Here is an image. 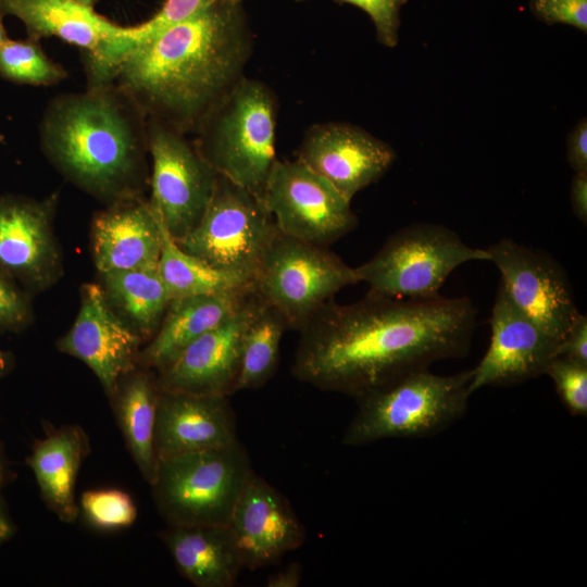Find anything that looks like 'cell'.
<instances>
[{"label": "cell", "instance_id": "cell-1", "mask_svg": "<svg viewBox=\"0 0 587 587\" xmlns=\"http://www.w3.org/2000/svg\"><path fill=\"white\" fill-rule=\"evenodd\" d=\"M477 310L469 297L405 299L369 291L323 305L299 330L291 373L354 399L405 373L470 351Z\"/></svg>", "mask_w": 587, "mask_h": 587}, {"label": "cell", "instance_id": "cell-2", "mask_svg": "<svg viewBox=\"0 0 587 587\" xmlns=\"http://www.w3.org/2000/svg\"><path fill=\"white\" fill-rule=\"evenodd\" d=\"M253 47L242 1L223 2L133 47L108 84L146 118L193 135L245 76Z\"/></svg>", "mask_w": 587, "mask_h": 587}, {"label": "cell", "instance_id": "cell-3", "mask_svg": "<svg viewBox=\"0 0 587 587\" xmlns=\"http://www.w3.org/2000/svg\"><path fill=\"white\" fill-rule=\"evenodd\" d=\"M41 148L65 178L109 204L142 197L147 120L112 84L60 95L47 105Z\"/></svg>", "mask_w": 587, "mask_h": 587}, {"label": "cell", "instance_id": "cell-4", "mask_svg": "<svg viewBox=\"0 0 587 587\" xmlns=\"http://www.w3.org/2000/svg\"><path fill=\"white\" fill-rule=\"evenodd\" d=\"M472 370L437 375L427 369L398 376L355 398L358 410L342 442L363 446L387 438L436 435L466 412Z\"/></svg>", "mask_w": 587, "mask_h": 587}, {"label": "cell", "instance_id": "cell-5", "mask_svg": "<svg viewBox=\"0 0 587 587\" xmlns=\"http://www.w3.org/2000/svg\"><path fill=\"white\" fill-rule=\"evenodd\" d=\"M277 98L243 76L207 115L193 142L213 170L262 199L275 152Z\"/></svg>", "mask_w": 587, "mask_h": 587}, {"label": "cell", "instance_id": "cell-6", "mask_svg": "<svg viewBox=\"0 0 587 587\" xmlns=\"http://www.w3.org/2000/svg\"><path fill=\"white\" fill-rule=\"evenodd\" d=\"M251 471L239 440L160 459L152 498L166 525H227Z\"/></svg>", "mask_w": 587, "mask_h": 587}, {"label": "cell", "instance_id": "cell-7", "mask_svg": "<svg viewBox=\"0 0 587 587\" xmlns=\"http://www.w3.org/2000/svg\"><path fill=\"white\" fill-rule=\"evenodd\" d=\"M489 261L487 249L467 246L450 228L415 223L388 237L382 248L355 267L372 292L395 298L428 299L439 296L449 275L470 261Z\"/></svg>", "mask_w": 587, "mask_h": 587}, {"label": "cell", "instance_id": "cell-8", "mask_svg": "<svg viewBox=\"0 0 587 587\" xmlns=\"http://www.w3.org/2000/svg\"><path fill=\"white\" fill-rule=\"evenodd\" d=\"M360 283L355 267L327 247L312 245L279 230L255 276V292L299 332L347 286Z\"/></svg>", "mask_w": 587, "mask_h": 587}, {"label": "cell", "instance_id": "cell-9", "mask_svg": "<svg viewBox=\"0 0 587 587\" xmlns=\"http://www.w3.org/2000/svg\"><path fill=\"white\" fill-rule=\"evenodd\" d=\"M278 233L262 199L217 174L212 199L197 226L176 241L210 265L251 279Z\"/></svg>", "mask_w": 587, "mask_h": 587}, {"label": "cell", "instance_id": "cell-10", "mask_svg": "<svg viewBox=\"0 0 587 587\" xmlns=\"http://www.w3.org/2000/svg\"><path fill=\"white\" fill-rule=\"evenodd\" d=\"M146 120L152 161L149 202L171 237L178 241L202 218L217 173L187 135L159 121Z\"/></svg>", "mask_w": 587, "mask_h": 587}, {"label": "cell", "instance_id": "cell-11", "mask_svg": "<svg viewBox=\"0 0 587 587\" xmlns=\"http://www.w3.org/2000/svg\"><path fill=\"white\" fill-rule=\"evenodd\" d=\"M262 200L278 230L328 247L358 226L351 201L298 159L276 160Z\"/></svg>", "mask_w": 587, "mask_h": 587}, {"label": "cell", "instance_id": "cell-12", "mask_svg": "<svg viewBox=\"0 0 587 587\" xmlns=\"http://www.w3.org/2000/svg\"><path fill=\"white\" fill-rule=\"evenodd\" d=\"M512 303L561 341L579 313L564 268L551 255L503 238L487 248Z\"/></svg>", "mask_w": 587, "mask_h": 587}, {"label": "cell", "instance_id": "cell-13", "mask_svg": "<svg viewBox=\"0 0 587 587\" xmlns=\"http://www.w3.org/2000/svg\"><path fill=\"white\" fill-rule=\"evenodd\" d=\"M57 196L42 200L0 195V271L28 292H40L63 273L53 232Z\"/></svg>", "mask_w": 587, "mask_h": 587}, {"label": "cell", "instance_id": "cell-14", "mask_svg": "<svg viewBox=\"0 0 587 587\" xmlns=\"http://www.w3.org/2000/svg\"><path fill=\"white\" fill-rule=\"evenodd\" d=\"M396 157L389 143L365 129L328 122L314 124L305 132L297 159L351 201L382 178Z\"/></svg>", "mask_w": 587, "mask_h": 587}, {"label": "cell", "instance_id": "cell-15", "mask_svg": "<svg viewBox=\"0 0 587 587\" xmlns=\"http://www.w3.org/2000/svg\"><path fill=\"white\" fill-rule=\"evenodd\" d=\"M142 341L112 309L102 287L85 284L75 322L57 348L85 363L109 398L118 380L137 367Z\"/></svg>", "mask_w": 587, "mask_h": 587}, {"label": "cell", "instance_id": "cell-16", "mask_svg": "<svg viewBox=\"0 0 587 587\" xmlns=\"http://www.w3.org/2000/svg\"><path fill=\"white\" fill-rule=\"evenodd\" d=\"M489 323L490 342L472 370V394L485 386H509L536 378L558 355L560 341L521 312L501 285Z\"/></svg>", "mask_w": 587, "mask_h": 587}, {"label": "cell", "instance_id": "cell-17", "mask_svg": "<svg viewBox=\"0 0 587 587\" xmlns=\"http://www.w3.org/2000/svg\"><path fill=\"white\" fill-rule=\"evenodd\" d=\"M243 567L258 570L299 548L305 529L288 499L250 472L228 521Z\"/></svg>", "mask_w": 587, "mask_h": 587}, {"label": "cell", "instance_id": "cell-18", "mask_svg": "<svg viewBox=\"0 0 587 587\" xmlns=\"http://www.w3.org/2000/svg\"><path fill=\"white\" fill-rule=\"evenodd\" d=\"M260 301L261 297L254 291L235 313L155 372L160 388L196 395L228 397L234 394L241 336Z\"/></svg>", "mask_w": 587, "mask_h": 587}, {"label": "cell", "instance_id": "cell-19", "mask_svg": "<svg viewBox=\"0 0 587 587\" xmlns=\"http://www.w3.org/2000/svg\"><path fill=\"white\" fill-rule=\"evenodd\" d=\"M3 14L17 17L28 37H57L84 50L90 79L98 78L125 40L126 28L71 0H3Z\"/></svg>", "mask_w": 587, "mask_h": 587}, {"label": "cell", "instance_id": "cell-20", "mask_svg": "<svg viewBox=\"0 0 587 587\" xmlns=\"http://www.w3.org/2000/svg\"><path fill=\"white\" fill-rule=\"evenodd\" d=\"M237 441L227 396L160 390L154 430L158 460Z\"/></svg>", "mask_w": 587, "mask_h": 587}, {"label": "cell", "instance_id": "cell-21", "mask_svg": "<svg viewBox=\"0 0 587 587\" xmlns=\"http://www.w3.org/2000/svg\"><path fill=\"white\" fill-rule=\"evenodd\" d=\"M92 255L100 274L158 267L162 223L149 200L132 198L109 204L91 225Z\"/></svg>", "mask_w": 587, "mask_h": 587}, {"label": "cell", "instance_id": "cell-22", "mask_svg": "<svg viewBox=\"0 0 587 587\" xmlns=\"http://www.w3.org/2000/svg\"><path fill=\"white\" fill-rule=\"evenodd\" d=\"M160 538L196 587H233L245 569L228 525H166Z\"/></svg>", "mask_w": 587, "mask_h": 587}, {"label": "cell", "instance_id": "cell-23", "mask_svg": "<svg viewBox=\"0 0 587 587\" xmlns=\"http://www.w3.org/2000/svg\"><path fill=\"white\" fill-rule=\"evenodd\" d=\"M254 291L172 299L159 329L140 349L138 365L154 372L164 369L189 344L235 313Z\"/></svg>", "mask_w": 587, "mask_h": 587}, {"label": "cell", "instance_id": "cell-24", "mask_svg": "<svg viewBox=\"0 0 587 587\" xmlns=\"http://www.w3.org/2000/svg\"><path fill=\"white\" fill-rule=\"evenodd\" d=\"M89 451L85 430L78 425H65L36 441L26 459L42 500L63 523H75L79 515L75 486L80 465Z\"/></svg>", "mask_w": 587, "mask_h": 587}, {"label": "cell", "instance_id": "cell-25", "mask_svg": "<svg viewBox=\"0 0 587 587\" xmlns=\"http://www.w3.org/2000/svg\"><path fill=\"white\" fill-rule=\"evenodd\" d=\"M160 390L157 373L137 365L118 380L109 397L125 445L149 485L158 466L154 430Z\"/></svg>", "mask_w": 587, "mask_h": 587}, {"label": "cell", "instance_id": "cell-26", "mask_svg": "<svg viewBox=\"0 0 587 587\" xmlns=\"http://www.w3.org/2000/svg\"><path fill=\"white\" fill-rule=\"evenodd\" d=\"M101 275V287L112 309L142 340L149 341L172 300L158 267L111 271Z\"/></svg>", "mask_w": 587, "mask_h": 587}, {"label": "cell", "instance_id": "cell-27", "mask_svg": "<svg viewBox=\"0 0 587 587\" xmlns=\"http://www.w3.org/2000/svg\"><path fill=\"white\" fill-rule=\"evenodd\" d=\"M158 270L172 299L255 290L253 280L218 270L184 251L163 224Z\"/></svg>", "mask_w": 587, "mask_h": 587}, {"label": "cell", "instance_id": "cell-28", "mask_svg": "<svg viewBox=\"0 0 587 587\" xmlns=\"http://www.w3.org/2000/svg\"><path fill=\"white\" fill-rule=\"evenodd\" d=\"M287 329L284 316L261 298L241 336L234 394L261 387L273 376L278 365L280 341Z\"/></svg>", "mask_w": 587, "mask_h": 587}, {"label": "cell", "instance_id": "cell-29", "mask_svg": "<svg viewBox=\"0 0 587 587\" xmlns=\"http://www.w3.org/2000/svg\"><path fill=\"white\" fill-rule=\"evenodd\" d=\"M0 75L17 84L51 86L67 73L46 55L37 40L28 38L8 39L0 46Z\"/></svg>", "mask_w": 587, "mask_h": 587}, {"label": "cell", "instance_id": "cell-30", "mask_svg": "<svg viewBox=\"0 0 587 587\" xmlns=\"http://www.w3.org/2000/svg\"><path fill=\"white\" fill-rule=\"evenodd\" d=\"M78 507L88 524L100 530L126 528L137 519L132 497L116 488L87 490L82 495Z\"/></svg>", "mask_w": 587, "mask_h": 587}, {"label": "cell", "instance_id": "cell-31", "mask_svg": "<svg viewBox=\"0 0 587 587\" xmlns=\"http://www.w3.org/2000/svg\"><path fill=\"white\" fill-rule=\"evenodd\" d=\"M237 1L242 0H165L161 9L152 17L141 24L126 28L125 40L120 48L118 58L133 47L151 39L175 24L216 4Z\"/></svg>", "mask_w": 587, "mask_h": 587}, {"label": "cell", "instance_id": "cell-32", "mask_svg": "<svg viewBox=\"0 0 587 587\" xmlns=\"http://www.w3.org/2000/svg\"><path fill=\"white\" fill-rule=\"evenodd\" d=\"M555 391L573 416H587V364L557 355L546 372Z\"/></svg>", "mask_w": 587, "mask_h": 587}, {"label": "cell", "instance_id": "cell-33", "mask_svg": "<svg viewBox=\"0 0 587 587\" xmlns=\"http://www.w3.org/2000/svg\"><path fill=\"white\" fill-rule=\"evenodd\" d=\"M304 2L309 0H295ZM339 4H351L364 11L371 18L376 33L377 41L387 47L395 48L399 42L401 24L400 12L408 0H334Z\"/></svg>", "mask_w": 587, "mask_h": 587}, {"label": "cell", "instance_id": "cell-34", "mask_svg": "<svg viewBox=\"0 0 587 587\" xmlns=\"http://www.w3.org/2000/svg\"><path fill=\"white\" fill-rule=\"evenodd\" d=\"M32 319L29 292L0 271V332H21Z\"/></svg>", "mask_w": 587, "mask_h": 587}, {"label": "cell", "instance_id": "cell-35", "mask_svg": "<svg viewBox=\"0 0 587 587\" xmlns=\"http://www.w3.org/2000/svg\"><path fill=\"white\" fill-rule=\"evenodd\" d=\"M528 5L548 25L564 24L587 33V0H529Z\"/></svg>", "mask_w": 587, "mask_h": 587}, {"label": "cell", "instance_id": "cell-36", "mask_svg": "<svg viewBox=\"0 0 587 587\" xmlns=\"http://www.w3.org/2000/svg\"><path fill=\"white\" fill-rule=\"evenodd\" d=\"M558 355L587 364V317L576 315L565 336L560 341Z\"/></svg>", "mask_w": 587, "mask_h": 587}, {"label": "cell", "instance_id": "cell-37", "mask_svg": "<svg viewBox=\"0 0 587 587\" xmlns=\"http://www.w3.org/2000/svg\"><path fill=\"white\" fill-rule=\"evenodd\" d=\"M566 160L574 171L587 172V118L580 117L566 136Z\"/></svg>", "mask_w": 587, "mask_h": 587}, {"label": "cell", "instance_id": "cell-38", "mask_svg": "<svg viewBox=\"0 0 587 587\" xmlns=\"http://www.w3.org/2000/svg\"><path fill=\"white\" fill-rule=\"evenodd\" d=\"M571 205L574 215L584 224L587 223V172L574 173L571 191Z\"/></svg>", "mask_w": 587, "mask_h": 587}, {"label": "cell", "instance_id": "cell-39", "mask_svg": "<svg viewBox=\"0 0 587 587\" xmlns=\"http://www.w3.org/2000/svg\"><path fill=\"white\" fill-rule=\"evenodd\" d=\"M302 578V567L291 563L286 569L273 573L266 580L267 587H297Z\"/></svg>", "mask_w": 587, "mask_h": 587}, {"label": "cell", "instance_id": "cell-40", "mask_svg": "<svg viewBox=\"0 0 587 587\" xmlns=\"http://www.w3.org/2000/svg\"><path fill=\"white\" fill-rule=\"evenodd\" d=\"M14 533V526L8 513L4 510L0 499V544L9 539Z\"/></svg>", "mask_w": 587, "mask_h": 587}, {"label": "cell", "instance_id": "cell-41", "mask_svg": "<svg viewBox=\"0 0 587 587\" xmlns=\"http://www.w3.org/2000/svg\"><path fill=\"white\" fill-rule=\"evenodd\" d=\"M13 364L12 353L0 350V377L7 375L12 370Z\"/></svg>", "mask_w": 587, "mask_h": 587}, {"label": "cell", "instance_id": "cell-42", "mask_svg": "<svg viewBox=\"0 0 587 587\" xmlns=\"http://www.w3.org/2000/svg\"><path fill=\"white\" fill-rule=\"evenodd\" d=\"M5 478H7V464H5L4 454L0 446V488L3 486Z\"/></svg>", "mask_w": 587, "mask_h": 587}, {"label": "cell", "instance_id": "cell-43", "mask_svg": "<svg viewBox=\"0 0 587 587\" xmlns=\"http://www.w3.org/2000/svg\"><path fill=\"white\" fill-rule=\"evenodd\" d=\"M3 13L2 11L0 10V46L5 42L8 39H10L8 37V34H7V30L4 28V25H3V22H2V17H3Z\"/></svg>", "mask_w": 587, "mask_h": 587}, {"label": "cell", "instance_id": "cell-44", "mask_svg": "<svg viewBox=\"0 0 587 587\" xmlns=\"http://www.w3.org/2000/svg\"><path fill=\"white\" fill-rule=\"evenodd\" d=\"M71 1H74L84 7L93 8L95 4L99 2L100 0H71Z\"/></svg>", "mask_w": 587, "mask_h": 587}, {"label": "cell", "instance_id": "cell-45", "mask_svg": "<svg viewBox=\"0 0 587 587\" xmlns=\"http://www.w3.org/2000/svg\"><path fill=\"white\" fill-rule=\"evenodd\" d=\"M2 1H3V0H0V5H1Z\"/></svg>", "mask_w": 587, "mask_h": 587}]
</instances>
